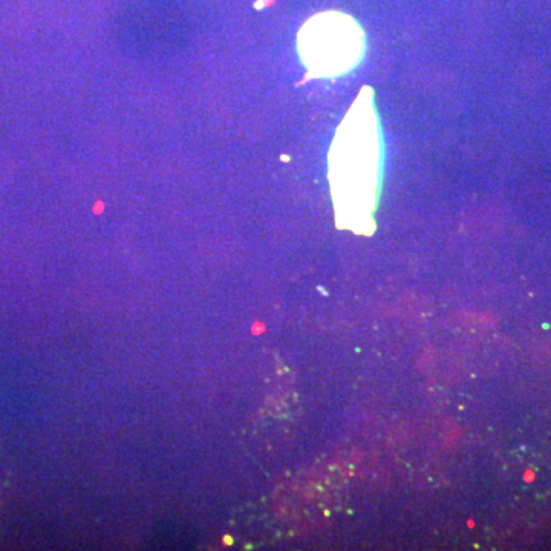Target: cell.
<instances>
[{
    "label": "cell",
    "mask_w": 551,
    "mask_h": 551,
    "mask_svg": "<svg viewBox=\"0 0 551 551\" xmlns=\"http://www.w3.org/2000/svg\"><path fill=\"white\" fill-rule=\"evenodd\" d=\"M383 140L369 88L340 124L330 150V184L337 216L345 229L369 235L379 203Z\"/></svg>",
    "instance_id": "6da1fadb"
},
{
    "label": "cell",
    "mask_w": 551,
    "mask_h": 551,
    "mask_svg": "<svg viewBox=\"0 0 551 551\" xmlns=\"http://www.w3.org/2000/svg\"><path fill=\"white\" fill-rule=\"evenodd\" d=\"M297 49L310 77L336 79L362 62L366 53L365 31L349 14L323 11L300 28Z\"/></svg>",
    "instance_id": "7a4b0ae2"
}]
</instances>
